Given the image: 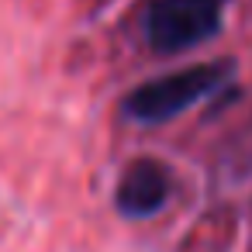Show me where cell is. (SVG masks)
<instances>
[{
	"label": "cell",
	"mask_w": 252,
	"mask_h": 252,
	"mask_svg": "<svg viewBox=\"0 0 252 252\" xmlns=\"http://www.w3.org/2000/svg\"><path fill=\"white\" fill-rule=\"evenodd\" d=\"M224 0H156L145 18V35L156 52H183L207 42L221 28Z\"/></svg>",
	"instance_id": "2"
},
{
	"label": "cell",
	"mask_w": 252,
	"mask_h": 252,
	"mask_svg": "<svg viewBox=\"0 0 252 252\" xmlns=\"http://www.w3.org/2000/svg\"><path fill=\"white\" fill-rule=\"evenodd\" d=\"M169 200V173L156 159H135L118 180L114 204L125 218H149Z\"/></svg>",
	"instance_id": "3"
},
{
	"label": "cell",
	"mask_w": 252,
	"mask_h": 252,
	"mask_svg": "<svg viewBox=\"0 0 252 252\" xmlns=\"http://www.w3.org/2000/svg\"><path fill=\"white\" fill-rule=\"evenodd\" d=\"M228 73H231V63H204V66H190V69L149 80L128 94L125 111L138 121H169L183 114L190 104H197L200 97H207L218 83H224Z\"/></svg>",
	"instance_id": "1"
}]
</instances>
